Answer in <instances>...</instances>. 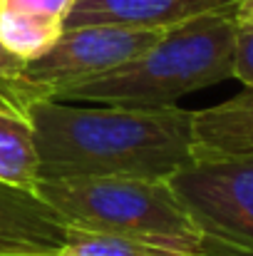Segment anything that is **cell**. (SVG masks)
<instances>
[{"label": "cell", "instance_id": "obj_10", "mask_svg": "<svg viewBox=\"0 0 253 256\" xmlns=\"http://www.w3.org/2000/svg\"><path fill=\"white\" fill-rule=\"evenodd\" d=\"M62 32L65 28L57 22H45L37 18L0 10V42L22 62L45 55Z\"/></svg>", "mask_w": 253, "mask_h": 256}, {"label": "cell", "instance_id": "obj_15", "mask_svg": "<svg viewBox=\"0 0 253 256\" xmlns=\"http://www.w3.org/2000/svg\"><path fill=\"white\" fill-rule=\"evenodd\" d=\"M25 65L17 55H12L2 42H0V85H10V87H30V90H37V87L27 85L22 72H25ZM40 92V90H37ZM42 94V92H40ZM45 97V94H42Z\"/></svg>", "mask_w": 253, "mask_h": 256}, {"label": "cell", "instance_id": "obj_13", "mask_svg": "<svg viewBox=\"0 0 253 256\" xmlns=\"http://www.w3.org/2000/svg\"><path fill=\"white\" fill-rule=\"evenodd\" d=\"M234 78L244 87L253 90V22H236Z\"/></svg>", "mask_w": 253, "mask_h": 256}, {"label": "cell", "instance_id": "obj_4", "mask_svg": "<svg viewBox=\"0 0 253 256\" xmlns=\"http://www.w3.org/2000/svg\"><path fill=\"white\" fill-rule=\"evenodd\" d=\"M169 184L209 236L253 249V154L194 160Z\"/></svg>", "mask_w": 253, "mask_h": 256}, {"label": "cell", "instance_id": "obj_3", "mask_svg": "<svg viewBox=\"0 0 253 256\" xmlns=\"http://www.w3.org/2000/svg\"><path fill=\"white\" fill-rule=\"evenodd\" d=\"M236 15L211 12L167 32L139 58L82 82L57 90L50 100L114 107H171L184 94L234 78Z\"/></svg>", "mask_w": 253, "mask_h": 256}, {"label": "cell", "instance_id": "obj_6", "mask_svg": "<svg viewBox=\"0 0 253 256\" xmlns=\"http://www.w3.org/2000/svg\"><path fill=\"white\" fill-rule=\"evenodd\" d=\"M72 229L35 192L0 184V256H52Z\"/></svg>", "mask_w": 253, "mask_h": 256}, {"label": "cell", "instance_id": "obj_2", "mask_svg": "<svg viewBox=\"0 0 253 256\" xmlns=\"http://www.w3.org/2000/svg\"><path fill=\"white\" fill-rule=\"evenodd\" d=\"M35 194L75 232L201 256H253V249L209 236L167 179H40Z\"/></svg>", "mask_w": 253, "mask_h": 256}, {"label": "cell", "instance_id": "obj_8", "mask_svg": "<svg viewBox=\"0 0 253 256\" xmlns=\"http://www.w3.org/2000/svg\"><path fill=\"white\" fill-rule=\"evenodd\" d=\"M194 160L253 154V90L199 110L191 117Z\"/></svg>", "mask_w": 253, "mask_h": 256}, {"label": "cell", "instance_id": "obj_14", "mask_svg": "<svg viewBox=\"0 0 253 256\" xmlns=\"http://www.w3.org/2000/svg\"><path fill=\"white\" fill-rule=\"evenodd\" d=\"M35 100H47V97H42L37 90H30V87L0 85V110H10L27 117V110Z\"/></svg>", "mask_w": 253, "mask_h": 256}, {"label": "cell", "instance_id": "obj_7", "mask_svg": "<svg viewBox=\"0 0 253 256\" xmlns=\"http://www.w3.org/2000/svg\"><path fill=\"white\" fill-rule=\"evenodd\" d=\"M241 0H75L65 30L84 25H129L167 30L211 12H236Z\"/></svg>", "mask_w": 253, "mask_h": 256}, {"label": "cell", "instance_id": "obj_5", "mask_svg": "<svg viewBox=\"0 0 253 256\" xmlns=\"http://www.w3.org/2000/svg\"><path fill=\"white\" fill-rule=\"evenodd\" d=\"M169 30V28H167ZM167 30L129 25H84L65 30L57 42L25 65V82L47 100L67 85L104 75L149 50Z\"/></svg>", "mask_w": 253, "mask_h": 256}, {"label": "cell", "instance_id": "obj_12", "mask_svg": "<svg viewBox=\"0 0 253 256\" xmlns=\"http://www.w3.org/2000/svg\"><path fill=\"white\" fill-rule=\"evenodd\" d=\"M75 0H0V10L37 18L45 22H57L65 28V20L72 10Z\"/></svg>", "mask_w": 253, "mask_h": 256}, {"label": "cell", "instance_id": "obj_1", "mask_svg": "<svg viewBox=\"0 0 253 256\" xmlns=\"http://www.w3.org/2000/svg\"><path fill=\"white\" fill-rule=\"evenodd\" d=\"M194 112L171 107H75L35 100L27 110L40 179H171L194 162Z\"/></svg>", "mask_w": 253, "mask_h": 256}, {"label": "cell", "instance_id": "obj_9", "mask_svg": "<svg viewBox=\"0 0 253 256\" xmlns=\"http://www.w3.org/2000/svg\"><path fill=\"white\" fill-rule=\"evenodd\" d=\"M40 182L32 127L25 114L0 110V184L35 192Z\"/></svg>", "mask_w": 253, "mask_h": 256}, {"label": "cell", "instance_id": "obj_16", "mask_svg": "<svg viewBox=\"0 0 253 256\" xmlns=\"http://www.w3.org/2000/svg\"><path fill=\"white\" fill-rule=\"evenodd\" d=\"M234 15H236V22H253V0H241Z\"/></svg>", "mask_w": 253, "mask_h": 256}, {"label": "cell", "instance_id": "obj_11", "mask_svg": "<svg viewBox=\"0 0 253 256\" xmlns=\"http://www.w3.org/2000/svg\"><path fill=\"white\" fill-rule=\"evenodd\" d=\"M52 256H201V254H189V252H176V249H167V246H154V244H142V242H132V239L87 234V232H75L72 229L67 244Z\"/></svg>", "mask_w": 253, "mask_h": 256}]
</instances>
